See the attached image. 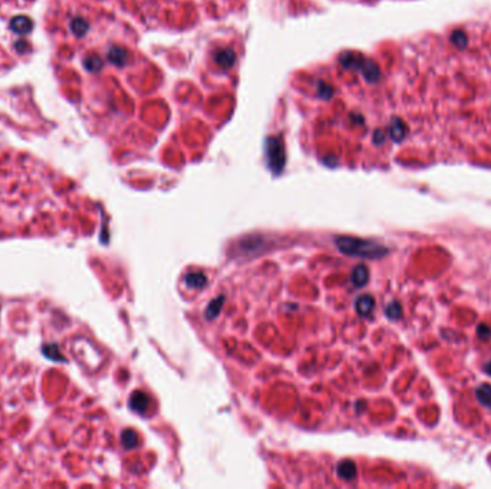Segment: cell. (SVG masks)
<instances>
[{"label":"cell","mask_w":491,"mask_h":489,"mask_svg":"<svg viewBox=\"0 0 491 489\" xmlns=\"http://www.w3.org/2000/svg\"><path fill=\"white\" fill-rule=\"evenodd\" d=\"M338 250L346 255L362 257V258H381L388 254L385 245L378 244L375 241L360 240L355 237H338L335 240Z\"/></svg>","instance_id":"1"},{"label":"cell","mask_w":491,"mask_h":489,"mask_svg":"<svg viewBox=\"0 0 491 489\" xmlns=\"http://www.w3.org/2000/svg\"><path fill=\"white\" fill-rule=\"evenodd\" d=\"M368 280H369V270H368L366 266L359 264V266H356V267L353 268L351 276V281L355 287H363V285L368 283Z\"/></svg>","instance_id":"3"},{"label":"cell","mask_w":491,"mask_h":489,"mask_svg":"<svg viewBox=\"0 0 491 489\" xmlns=\"http://www.w3.org/2000/svg\"><path fill=\"white\" fill-rule=\"evenodd\" d=\"M385 315H388V318H391V320H396V318H399V317H401V315H402V309H401L399 303H398V301H392V303H389V304L386 306Z\"/></svg>","instance_id":"11"},{"label":"cell","mask_w":491,"mask_h":489,"mask_svg":"<svg viewBox=\"0 0 491 489\" xmlns=\"http://www.w3.org/2000/svg\"><path fill=\"white\" fill-rule=\"evenodd\" d=\"M483 369H484V372H486L489 376H491V360L489 362V363H486V364H484V367H483Z\"/></svg>","instance_id":"13"},{"label":"cell","mask_w":491,"mask_h":489,"mask_svg":"<svg viewBox=\"0 0 491 489\" xmlns=\"http://www.w3.org/2000/svg\"><path fill=\"white\" fill-rule=\"evenodd\" d=\"M148 405H149V399L147 397L145 393H142V392H134L132 393L131 400H130V406L132 408V410L142 413L148 409Z\"/></svg>","instance_id":"4"},{"label":"cell","mask_w":491,"mask_h":489,"mask_svg":"<svg viewBox=\"0 0 491 489\" xmlns=\"http://www.w3.org/2000/svg\"><path fill=\"white\" fill-rule=\"evenodd\" d=\"M223 303H224V297H217L211 301L206 310V317L207 318H214L217 317L218 313L221 312V307H223Z\"/></svg>","instance_id":"9"},{"label":"cell","mask_w":491,"mask_h":489,"mask_svg":"<svg viewBox=\"0 0 491 489\" xmlns=\"http://www.w3.org/2000/svg\"><path fill=\"white\" fill-rule=\"evenodd\" d=\"M374 307H375V300L369 294H363V296L358 297L356 301H355L356 313L359 315H363V317L371 315L372 310H374Z\"/></svg>","instance_id":"2"},{"label":"cell","mask_w":491,"mask_h":489,"mask_svg":"<svg viewBox=\"0 0 491 489\" xmlns=\"http://www.w3.org/2000/svg\"><path fill=\"white\" fill-rule=\"evenodd\" d=\"M477 334L481 340H489L491 337V329L487 326V324H478L477 327Z\"/></svg>","instance_id":"12"},{"label":"cell","mask_w":491,"mask_h":489,"mask_svg":"<svg viewBox=\"0 0 491 489\" xmlns=\"http://www.w3.org/2000/svg\"><path fill=\"white\" fill-rule=\"evenodd\" d=\"M475 396L484 408L491 409V384L484 383L478 386L475 390Z\"/></svg>","instance_id":"6"},{"label":"cell","mask_w":491,"mask_h":489,"mask_svg":"<svg viewBox=\"0 0 491 489\" xmlns=\"http://www.w3.org/2000/svg\"><path fill=\"white\" fill-rule=\"evenodd\" d=\"M185 284L190 288H203L207 284V277L203 273H190L185 277Z\"/></svg>","instance_id":"7"},{"label":"cell","mask_w":491,"mask_h":489,"mask_svg":"<svg viewBox=\"0 0 491 489\" xmlns=\"http://www.w3.org/2000/svg\"><path fill=\"white\" fill-rule=\"evenodd\" d=\"M12 29L17 33L26 35L32 31V23L28 17H16L12 22Z\"/></svg>","instance_id":"8"},{"label":"cell","mask_w":491,"mask_h":489,"mask_svg":"<svg viewBox=\"0 0 491 489\" xmlns=\"http://www.w3.org/2000/svg\"><path fill=\"white\" fill-rule=\"evenodd\" d=\"M137 442H138V436L134 430H125L122 433V443H124L125 448H128V449L135 448Z\"/></svg>","instance_id":"10"},{"label":"cell","mask_w":491,"mask_h":489,"mask_svg":"<svg viewBox=\"0 0 491 489\" xmlns=\"http://www.w3.org/2000/svg\"><path fill=\"white\" fill-rule=\"evenodd\" d=\"M336 472H338L339 478H342L345 481H351L356 476V466L352 460H342V462H339Z\"/></svg>","instance_id":"5"}]
</instances>
